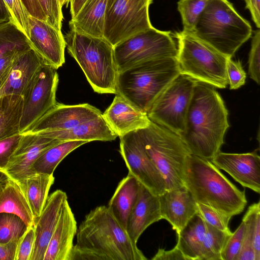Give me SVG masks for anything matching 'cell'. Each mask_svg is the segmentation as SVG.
I'll list each match as a JSON object with an SVG mask.
<instances>
[{
  "instance_id": "d4e9b609",
  "label": "cell",
  "mask_w": 260,
  "mask_h": 260,
  "mask_svg": "<svg viewBox=\"0 0 260 260\" xmlns=\"http://www.w3.org/2000/svg\"><path fill=\"white\" fill-rule=\"evenodd\" d=\"M108 0H87L77 15L69 21L70 29L96 37H104Z\"/></svg>"
},
{
  "instance_id": "f6af8a7d",
  "label": "cell",
  "mask_w": 260,
  "mask_h": 260,
  "mask_svg": "<svg viewBox=\"0 0 260 260\" xmlns=\"http://www.w3.org/2000/svg\"><path fill=\"white\" fill-rule=\"evenodd\" d=\"M18 54L19 53H12L0 58V90L7 82L14 61Z\"/></svg>"
},
{
  "instance_id": "2e32d148",
  "label": "cell",
  "mask_w": 260,
  "mask_h": 260,
  "mask_svg": "<svg viewBox=\"0 0 260 260\" xmlns=\"http://www.w3.org/2000/svg\"><path fill=\"white\" fill-rule=\"evenodd\" d=\"M101 115L99 109L88 104L66 105L56 103L22 133L68 129Z\"/></svg>"
},
{
  "instance_id": "db71d44e",
  "label": "cell",
  "mask_w": 260,
  "mask_h": 260,
  "mask_svg": "<svg viewBox=\"0 0 260 260\" xmlns=\"http://www.w3.org/2000/svg\"><path fill=\"white\" fill-rule=\"evenodd\" d=\"M69 1L70 0H58L59 3L61 7L66 4L67 6L69 3Z\"/></svg>"
},
{
  "instance_id": "30bf717a",
  "label": "cell",
  "mask_w": 260,
  "mask_h": 260,
  "mask_svg": "<svg viewBox=\"0 0 260 260\" xmlns=\"http://www.w3.org/2000/svg\"><path fill=\"white\" fill-rule=\"evenodd\" d=\"M196 82L191 77L179 74L151 106L147 113L149 119L180 136L184 129Z\"/></svg>"
},
{
  "instance_id": "7bdbcfd3",
  "label": "cell",
  "mask_w": 260,
  "mask_h": 260,
  "mask_svg": "<svg viewBox=\"0 0 260 260\" xmlns=\"http://www.w3.org/2000/svg\"><path fill=\"white\" fill-rule=\"evenodd\" d=\"M226 70L231 89H237L244 85L246 74L240 61H234L232 58H228Z\"/></svg>"
},
{
  "instance_id": "9c48e42d",
  "label": "cell",
  "mask_w": 260,
  "mask_h": 260,
  "mask_svg": "<svg viewBox=\"0 0 260 260\" xmlns=\"http://www.w3.org/2000/svg\"><path fill=\"white\" fill-rule=\"evenodd\" d=\"M170 31L153 26L139 32L114 46L118 72L137 64L166 58H177V46Z\"/></svg>"
},
{
  "instance_id": "836d02e7",
  "label": "cell",
  "mask_w": 260,
  "mask_h": 260,
  "mask_svg": "<svg viewBox=\"0 0 260 260\" xmlns=\"http://www.w3.org/2000/svg\"><path fill=\"white\" fill-rule=\"evenodd\" d=\"M206 223L207 229L201 260H221L222 249L232 233L223 232Z\"/></svg>"
},
{
  "instance_id": "83f0119b",
  "label": "cell",
  "mask_w": 260,
  "mask_h": 260,
  "mask_svg": "<svg viewBox=\"0 0 260 260\" xmlns=\"http://www.w3.org/2000/svg\"><path fill=\"white\" fill-rule=\"evenodd\" d=\"M206 223L196 214L177 234L176 245L186 260H201L203 243L206 233Z\"/></svg>"
},
{
  "instance_id": "3957f363",
  "label": "cell",
  "mask_w": 260,
  "mask_h": 260,
  "mask_svg": "<svg viewBox=\"0 0 260 260\" xmlns=\"http://www.w3.org/2000/svg\"><path fill=\"white\" fill-rule=\"evenodd\" d=\"M184 180L197 203L226 216L232 218L240 214L247 205L245 191L239 190L210 160L189 154Z\"/></svg>"
},
{
  "instance_id": "52a82bcc",
  "label": "cell",
  "mask_w": 260,
  "mask_h": 260,
  "mask_svg": "<svg viewBox=\"0 0 260 260\" xmlns=\"http://www.w3.org/2000/svg\"><path fill=\"white\" fill-rule=\"evenodd\" d=\"M173 37L177 40V60L180 74L215 88L226 87L228 57L191 32L182 30Z\"/></svg>"
},
{
  "instance_id": "74e56055",
  "label": "cell",
  "mask_w": 260,
  "mask_h": 260,
  "mask_svg": "<svg viewBox=\"0 0 260 260\" xmlns=\"http://www.w3.org/2000/svg\"><path fill=\"white\" fill-rule=\"evenodd\" d=\"M198 213L207 223L223 232L232 233L229 228L231 217L224 215L207 205L197 203Z\"/></svg>"
},
{
  "instance_id": "f907efd6",
  "label": "cell",
  "mask_w": 260,
  "mask_h": 260,
  "mask_svg": "<svg viewBox=\"0 0 260 260\" xmlns=\"http://www.w3.org/2000/svg\"><path fill=\"white\" fill-rule=\"evenodd\" d=\"M12 21L9 10L4 0H0V24Z\"/></svg>"
},
{
  "instance_id": "603a6c76",
  "label": "cell",
  "mask_w": 260,
  "mask_h": 260,
  "mask_svg": "<svg viewBox=\"0 0 260 260\" xmlns=\"http://www.w3.org/2000/svg\"><path fill=\"white\" fill-rule=\"evenodd\" d=\"M43 63L41 58L32 48L18 54L7 82L0 90V96L10 94L22 96Z\"/></svg>"
},
{
  "instance_id": "ffe728a7",
  "label": "cell",
  "mask_w": 260,
  "mask_h": 260,
  "mask_svg": "<svg viewBox=\"0 0 260 260\" xmlns=\"http://www.w3.org/2000/svg\"><path fill=\"white\" fill-rule=\"evenodd\" d=\"M102 115L118 137L145 128L151 122L146 113L141 111L118 94H116Z\"/></svg>"
},
{
  "instance_id": "7402d4cb",
  "label": "cell",
  "mask_w": 260,
  "mask_h": 260,
  "mask_svg": "<svg viewBox=\"0 0 260 260\" xmlns=\"http://www.w3.org/2000/svg\"><path fill=\"white\" fill-rule=\"evenodd\" d=\"M77 222L67 201L56 229L50 239L44 260H71Z\"/></svg>"
},
{
  "instance_id": "7dc6e473",
  "label": "cell",
  "mask_w": 260,
  "mask_h": 260,
  "mask_svg": "<svg viewBox=\"0 0 260 260\" xmlns=\"http://www.w3.org/2000/svg\"><path fill=\"white\" fill-rule=\"evenodd\" d=\"M153 260H186L179 248L176 245L172 249L166 251L159 248L152 258Z\"/></svg>"
},
{
  "instance_id": "d590c367",
  "label": "cell",
  "mask_w": 260,
  "mask_h": 260,
  "mask_svg": "<svg viewBox=\"0 0 260 260\" xmlns=\"http://www.w3.org/2000/svg\"><path fill=\"white\" fill-rule=\"evenodd\" d=\"M208 0H179L177 3L183 24L182 30L192 33Z\"/></svg>"
},
{
  "instance_id": "ac0fdd59",
  "label": "cell",
  "mask_w": 260,
  "mask_h": 260,
  "mask_svg": "<svg viewBox=\"0 0 260 260\" xmlns=\"http://www.w3.org/2000/svg\"><path fill=\"white\" fill-rule=\"evenodd\" d=\"M67 201L66 193L60 189L48 196L41 213L34 219L35 240L30 260H44L48 245Z\"/></svg>"
},
{
  "instance_id": "44dd1931",
  "label": "cell",
  "mask_w": 260,
  "mask_h": 260,
  "mask_svg": "<svg viewBox=\"0 0 260 260\" xmlns=\"http://www.w3.org/2000/svg\"><path fill=\"white\" fill-rule=\"evenodd\" d=\"M162 219L158 196L140 183L137 199L129 214L126 231L135 244L151 224Z\"/></svg>"
},
{
  "instance_id": "6da1fadb",
  "label": "cell",
  "mask_w": 260,
  "mask_h": 260,
  "mask_svg": "<svg viewBox=\"0 0 260 260\" xmlns=\"http://www.w3.org/2000/svg\"><path fill=\"white\" fill-rule=\"evenodd\" d=\"M229 127L228 111L218 92L196 81L180 136L189 153L211 160L220 151Z\"/></svg>"
},
{
  "instance_id": "8992f818",
  "label": "cell",
  "mask_w": 260,
  "mask_h": 260,
  "mask_svg": "<svg viewBox=\"0 0 260 260\" xmlns=\"http://www.w3.org/2000/svg\"><path fill=\"white\" fill-rule=\"evenodd\" d=\"M64 37L69 54L76 60L93 90L99 93L116 94L118 71L114 46L104 37L72 29Z\"/></svg>"
},
{
  "instance_id": "5bb4252c",
  "label": "cell",
  "mask_w": 260,
  "mask_h": 260,
  "mask_svg": "<svg viewBox=\"0 0 260 260\" xmlns=\"http://www.w3.org/2000/svg\"><path fill=\"white\" fill-rule=\"evenodd\" d=\"M19 144L3 171L10 178L19 182L35 173L32 165L47 149L61 140L35 133H22Z\"/></svg>"
},
{
  "instance_id": "f35d334b",
  "label": "cell",
  "mask_w": 260,
  "mask_h": 260,
  "mask_svg": "<svg viewBox=\"0 0 260 260\" xmlns=\"http://www.w3.org/2000/svg\"><path fill=\"white\" fill-rule=\"evenodd\" d=\"M260 30H256L252 37L248 57V74L257 84H259Z\"/></svg>"
},
{
  "instance_id": "1f68e13d",
  "label": "cell",
  "mask_w": 260,
  "mask_h": 260,
  "mask_svg": "<svg viewBox=\"0 0 260 260\" xmlns=\"http://www.w3.org/2000/svg\"><path fill=\"white\" fill-rule=\"evenodd\" d=\"M88 143L84 141H62L45 151L32 165L35 173L53 174L61 161L79 147Z\"/></svg>"
},
{
  "instance_id": "8d00e7d4",
  "label": "cell",
  "mask_w": 260,
  "mask_h": 260,
  "mask_svg": "<svg viewBox=\"0 0 260 260\" xmlns=\"http://www.w3.org/2000/svg\"><path fill=\"white\" fill-rule=\"evenodd\" d=\"M246 230V223H241L227 240L221 252V260H238Z\"/></svg>"
},
{
  "instance_id": "4316f807",
  "label": "cell",
  "mask_w": 260,
  "mask_h": 260,
  "mask_svg": "<svg viewBox=\"0 0 260 260\" xmlns=\"http://www.w3.org/2000/svg\"><path fill=\"white\" fill-rule=\"evenodd\" d=\"M18 216L28 227L34 218L27 200L17 182L9 177L0 185V213Z\"/></svg>"
},
{
  "instance_id": "9a60e30c",
  "label": "cell",
  "mask_w": 260,
  "mask_h": 260,
  "mask_svg": "<svg viewBox=\"0 0 260 260\" xmlns=\"http://www.w3.org/2000/svg\"><path fill=\"white\" fill-rule=\"evenodd\" d=\"M29 37L31 48L41 58L44 63L56 69L65 62L64 37L58 30L47 22L28 16Z\"/></svg>"
},
{
  "instance_id": "4fadbf2b",
  "label": "cell",
  "mask_w": 260,
  "mask_h": 260,
  "mask_svg": "<svg viewBox=\"0 0 260 260\" xmlns=\"http://www.w3.org/2000/svg\"><path fill=\"white\" fill-rule=\"evenodd\" d=\"M119 137V152L128 173L153 194L159 196L164 192V179L147 154L138 131Z\"/></svg>"
},
{
  "instance_id": "681fc988",
  "label": "cell",
  "mask_w": 260,
  "mask_h": 260,
  "mask_svg": "<svg viewBox=\"0 0 260 260\" xmlns=\"http://www.w3.org/2000/svg\"><path fill=\"white\" fill-rule=\"evenodd\" d=\"M256 26L260 28V0H244Z\"/></svg>"
},
{
  "instance_id": "b9f144b4",
  "label": "cell",
  "mask_w": 260,
  "mask_h": 260,
  "mask_svg": "<svg viewBox=\"0 0 260 260\" xmlns=\"http://www.w3.org/2000/svg\"><path fill=\"white\" fill-rule=\"evenodd\" d=\"M46 16L47 22L61 30L63 15L58 0H38Z\"/></svg>"
},
{
  "instance_id": "7c38bea8",
  "label": "cell",
  "mask_w": 260,
  "mask_h": 260,
  "mask_svg": "<svg viewBox=\"0 0 260 260\" xmlns=\"http://www.w3.org/2000/svg\"><path fill=\"white\" fill-rule=\"evenodd\" d=\"M54 68L43 63L22 95L20 133L34 124L56 104L58 75Z\"/></svg>"
},
{
  "instance_id": "4dcf8cb0",
  "label": "cell",
  "mask_w": 260,
  "mask_h": 260,
  "mask_svg": "<svg viewBox=\"0 0 260 260\" xmlns=\"http://www.w3.org/2000/svg\"><path fill=\"white\" fill-rule=\"evenodd\" d=\"M22 105L21 95L0 96V140L20 133Z\"/></svg>"
},
{
  "instance_id": "f5cc1de1",
  "label": "cell",
  "mask_w": 260,
  "mask_h": 260,
  "mask_svg": "<svg viewBox=\"0 0 260 260\" xmlns=\"http://www.w3.org/2000/svg\"><path fill=\"white\" fill-rule=\"evenodd\" d=\"M9 177L2 171H0V185L6 180Z\"/></svg>"
},
{
  "instance_id": "60d3db41",
  "label": "cell",
  "mask_w": 260,
  "mask_h": 260,
  "mask_svg": "<svg viewBox=\"0 0 260 260\" xmlns=\"http://www.w3.org/2000/svg\"><path fill=\"white\" fill-rule=\"evenodd\" d=\"M34 226H28L18 240L15 260H30L35 244Z\"/></svg>"
},
{
  "instance_id": "ee69618b",
  "label": "cell",
  "mask_w": 260,
  "mask_h": 260,
  "mask_svg": "<svg viewBox=\"0 0 260 260\" xmlns=\"http://www.w3.org/2000/svg\"><path fill=\"white\" fill-rule=\"evenodd\" d=\"M22 137L21 133L0 140V171H3L17 149Z\"/></svg>"
},
{
  "instance_id": "ba28073f",
  "label": "cell",
  "mask_w": 260,
  "mask_h": 260,
  "mask_svg": "<svg viewBox=\"0 0 260 260\" xmlns=\"http://www.w3.org/2000/svg\"><path fill=\"white\" fill-rule=\"evenodd\" d=\"M138 132L147 154L164 179L166 190L185 186V165L190 153L181 137L152 121Z\"/></svg>"
},
{
  "instance_id": "484cf974",
  "label": "cell",
  "mask_w": 260,
  "mask_h": 260,
  "mask_svg": "<svg viewBox=\"0 0 260 260\" xmlns=\"http://www.w3.org/2000/svg\"><path fill=\"white\" fill-rule=\"evenodd\" d=\"M140 182L129 173L118 183L108 207L126 230L130 212L138 196Z\"/></svg>"
},
{
  "instance_id": "ab89813d",
  "label": "cell",
  "mask_w": 260,
  "mask_h": 260,
  "mask_svg": "<svg viewBox=\"0 0 260 260\" xmlns=\"http://www.w3.org/2000/svg\"><path fill=\"white\" fill-rule=\"evenodd\" d=\"M10 13L12 21L24 33L29 37L28 14L23 7L20 0H4Z\"/></svg>"
},
{
  "instance_id": "bcb514c9",
  "label": "cell",
  "mask_w": 260,
  "mask_h": 260,
  "mask_svg": "<svg viewBox=\"0 0 260 260\" xmlns=\"http://www.w3.org/2000/svg\"><path fill=\"white\" fill-rule=\"evenodd\" d=\"M20 2L28 15L47 22L38 0H20Z\"/></svg>"
},
{
  "instance_id": "d6986e66",
  "label": "cell",
  "mask_w": 260,
  "mask_h": 260,
  "mask_svg": "<svg viewBox=\"0 0 260 260\" xmlns=\"http://www.w3.org/2000/svg\"><path fill=\"white\" fill-rule=\"evenodd\" d=\"M158 196L162 219L167 220L177 234L197 213V203L185 186L166 190Z\"/></svg>"
},
{
  "instance_id": "7a4b0ae2",
  "label": "cell",
  "mask_w": 260,
  "mask_h": 260,
  "mask_svg": "<svg viewBox=\"0 0 260 260\" xmlns=\"http://www.w3.org/2000/svg\"><path fill=\"white\" fill-rule=\"evenodd\" d=\"M71 260H146L108 206L91 210L77 229Z\"/></svg>"
},
{
  "instance_id": "e0dca14e",
  "label": "cell",
  "mask_w": 260,
  "mask_h": 260,
  "mask_svg": "<svg viewBox=\"0 0 260 260\" xmlns=\"http://www.w3.org/2000/svg\"><path fill=\"white\" fill-rule=\"evenodd\" d=\"M210 161L244 187L260 192V157L255 151L246 153L219 151Z\"/></svg>"
},
{
  "instance_id": "e575fe53",
  "label": "cell",
  "mask_w": 260,
  "mask_h": 260,
  "mask_svg": "<svg viewBox=\"0 0 260 260\" xmlns=\"http://www.w3.org/2000/svg\"><path fill=\"white\" fill-rule=\"evenodd\" d=\"M27 228L18 216L11 213H0V243L19 240Z\"/></svg>"
},
{
  "instance_id": "f1b7e54d",
  "label": "cell",
  "mask_w": 260,
  "mask_h": 260,
  "mask_svg": "<svg viewBox=\"0 0 260 260\" xmlns=\"http://www.w3.org/2000/svg\"><path fill=\"white\" fill-rule=\"evenodd\" d=\"M54 179L53 174L35 173L17 182L27 200L34 219L41 213Z\"/></svg>"
},
{
  "instance_id": "277c9868",
  "label": "cell",
  "mask_w": 260,
  "mask_h": 260,
  "mask_svg": "<svg viewBox=\"0 0 260 260\" xmlns=\"http://www.w3.org/2000/svg\"><path fill=\"white\" fill-rule=\"evenodd\" d=\"M252 27L228 0H208L193 34L214 49L232 58L251 36Z\"/></svg>"
},
{
  "instance_id": "cb8c5ba5",
  "label": "cell",
  "mask_w": 260,
  "mask_h": 260,
  "mask_svg": "<svg viewBox=\"0 0 260 260\" xmlns=\"http://www.w3.org/2000/svg\"><path fill=\"white\" fill-rule=\"evenodd\" d=\"M36 134L61 141H84L87 142L93 141H111L118 137L110 127L102 115L68 129Z\"/></svg>"
},
{
  "instance_id": "c3c4849f",
  "label": "cell",
  "mask_w": 260,
  "mask_h": 260,
  "mask_svg": "<svg viewBox=\"0 0 260 260\" xmlns=\"http://www.w3.org/2000/svg\"><path fill=\"white\" fill-rule=\"evenodd\" d=\"M18 242V240L0 243V260H15Z\"/></svg>"
},
{
  "instance_id": "5b68a950",
  "label": "cell",
  "mask_w": 260,
  "mask_h": 260,
  "mask_svg": "<svg viewBox=\"0 0 260 260\" xmlns=\"http://www.w3.org/2000/svg\"><path fill=\"white\" fill-rule=\"evenodd\" d=\"M179 74L177 58L141 62L118 72L116 94L147 113L155 100Z\"/></svg>"
},
{
  "instance_id": "816d5d0a",
  "label": "cell",
  "mask_w": 260,
  "mask_h": 260,
  "mask_svg": "<svg viewBox=\"0 0 260 260\" xmlns=\"http://www.w3.org/2000/svg\"><path fill=\"white\" fill-rule=\"evenodd\" d=\"M87 0H70L71 19L74 18Z\"/></svg>"
},
{
  "instance_id": "d6a6232c",
  "label": "cell",
  "mask_w": 260,
  "mask_h": 260,
  "mask_svg": "<svg viewBox=\"0 0 260 260\" xmlns=\"http://www.w3.org/2000/svg\"><path fill=\"white\" fill-rule=\"evenodd\" d=\"M31 48L28 38L13 21L0 24V58Z\"/></svg>"
},
{
  "instance_id": "8fae6325",
  "label": "cell",
  "mask_w": 260,
  "mask_h": 260,
  "mask_svg": "<svg viewBox=\"0 0 260 260\" xmlns=\"http://www.w3.org/2000/svg\"><path fill=\"white\" fill-rule=\"evenodd\" d=\"M153 0H108L104 38L113 46L152 25L149 9Z\"/></svg>"
},
{
  "instance_id": "f546056e",
  "label": "cell",
  "mask_w": 260,
  "mask_h": 260,
  "mask_svg": "<svg viewBox=\"0 0 260 260\" xmlns=\"http://www.w3.org/2000/svg\"><path fill=\"white\" fill-rule=\"evenodd\" d=\"M246 230L238 260H260V202L250 205L243 219Z\"/></svg>"
}]
</instances>
